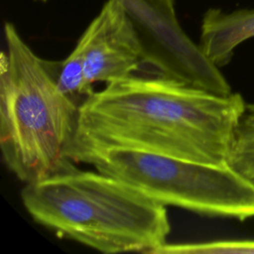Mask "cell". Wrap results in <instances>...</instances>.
<instances>
[{
    "instance_id": "cell-11",
    "label": "cell",
    "mask_w": 254,
    "mask_h": 254,
    "mask_svg": "<svg viewBox=\"0 0 254 254\" xmlns=\"http://www.w3.org/2000/svg\"><path fill=\"white\" fill-rule=\"evenodd\" d=\"M38 1H44V2H45V1H47V0H38Z\"/></svg>"
},
{
    "instance_id": "cell-1",
    "label": "cell",
    "mask_w": 254,
    "mask_h": 254,
    "mask_svg": "<svg viewBox=\"0 0 254 254\" xmlns=\"http://www.w3.org/2000/svg\"><path fill=\"white\" fill-rule=\"evenodd\" d=\"M246 110L238 93L219 95L154 73H134L94 91L78 108L65 149L84 163L112 148L226 165Z\"/></svg>"
},
{
    "instance_id": "cell-6",
    "label": "cell",
    "mask_w": 254,
    "mask_h": 254,
    "mask_svg": "<svg viewBox=\"0 0 254 254\" xmlns=\"http://www.w3.org/2000/svg\"><path fill=\"white\" fill-rule=\"evenodd\" d=\"M254 38V9L224 12L208 9L202 17L198 47L216 66L226 65L235 49L248 39Z\"/></svg>"
},
{
    "instance_id": "cell-5",
    "label": "cell",
    "mask_w": 254,
    "mask_h": 254,
    "mask_svg": "<svg viewBox=\"0 0 254 254\" xmlns=\"http://www.w3.org/2000/svg\"><path fill=\"white\" fill-rule=\"evenodd\" d=\"M76 46L88 84H106L145 71L138 31L121 0H107L90 22Z\"/></svg>"
},
{
    "instance_id": "cell-8",
    "label": "cell",
    "mask_w": 254,
    "mask_h": 254,
    "mask_svg": "<svg viewBox=\"0 0 254 254\" xmlns=\"http://www.w3.org/2000/svg\"><path fill=\"white\" fill-rule=\"evenodd\" d=\"M155 254H254V240H218L184 244L166 243Z\"/></svg>"
},
{
    "instance_id": "cell-7",
    "label": "cell",
    "mask_w": 254,
    "mask_h": 254,
    "mask_svg": "<svg viewBox=\"0 0 254 254\" xmlns=\"http://www.w3.org/2000/svg\"><path fill=\"white\" fill-rule=\"evenodd\" d=\"M55 78L60 91L78 106L93 92L85 78L82 54L77 46L62 62H53Z\"/></svg>"
},
{
    "instance_id": "cell-4",
    "label": "cell",
    "mask_w": 254,
    "mask_h": 254,
    "mask_svg": "<svg viewBox=\"0 0 254 254\" xmlns=\"http://www.w3.org/2000/svg\"><path fill=\"white\" fill-rule=\"evenodd\" d=\"M86 164L165 206L240 220L254 217V184L227 165L121 148L102 151Z\"/></svg>"
},
{
    "instance_id": "cell-3",
    "label": "cell",
    "mask_w": 254,
    "mask_h": 254,
    "mask_svg": "<svg viewBox=\"0 0 254 254\" xmlns=\"http://www.w3.org/2000/svg\"><path fill=\"white\" fill-rule=\"evenodd\" d=\"M0 64V148L24 184L75 168L65 156L79 106L58 88L53 62L37 56L15 26L4 25Z\"/></svg>"
},
{
    "instance_id": "cell-2",
    "label": "cell",
    "mask_w": 254,
    "mask_h": 254,
    "mask_svg": "<svg viewBox=\"0 0 254 254\" xmlns=\"http://www.w3.org/2000/svg\"><path fill=\"white\" fill-rule=\"evenodd\" d=\"M21 199L39 224L105 254H155L171 232L164 204L98 171L75 167L25 184Z\"/></svg>"
},
{
    "instance_id": "cell-10",
    "label": "cell",
    "mask_w": 254,
    "mask_h": 254,
    "mask_svg": "<svg viewBox=\"0 0 254 254\" xmlns=\"http://www.w3.org/2000/svg\"><path fill=\"white\" fill-rule=\"evenodd\" d=\"M240 124L246 127L254 128V104L246 105V110Z\"/></svg>"
},
{
    "instance_id": "cell-9",
    "label": "cell",
    "mask_w": 254,
    "mask_h": 254,
    "mask_svg": "<svg viewBox=\"0 0 254 254\" xmlns=\"http://www.w3.org/2000/svg\"><path fill=\"white\" fill-rule=\"evenodd\" d=\"M226 165L254 184V128L240 124L232 140Z\"/></svg>"
}]
</instances>
